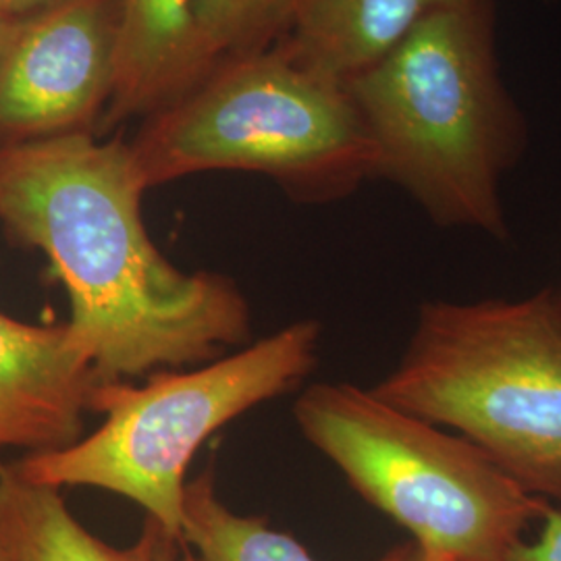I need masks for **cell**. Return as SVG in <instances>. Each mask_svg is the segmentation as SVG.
<instances>
[{
	"label": "cell",
	"mask_w": 561,
	"mask_h": 561,
	"mask_svg": "<svg viewBox=\"0 0 561 561\" xmlns=\"http://www.w3.org/2000/svg\"><path fill=\"white\" fill-rule=\"evenodd\" d=\"M129 146L73 131L0 146V222L38 248L69 296V329L102 381L192 368L248 345L236 280L183 273L150 240Z\"/></svg>",
	"instance_id": "cell-1"
},
{
	"label": "cell",
	"mask_w": 561,
	"mask_h": 561,
	"mask_svg": "<svg viewBox=\"0 0 561 561\" xmlns=\"http://www.w3.org/2000/svg\"><path fill=\"white\" fill-rule=\"evenodd\" d=\"M162 535L146 518L138 541L113 547L71 514L60 489L25 479L15 461H0V539L9 561H157Z\"/></svg>",
	"instance_id": "cell-11"
},
{
	"label": "cell",
	"mask_w": 561,
	"mask_h": 561,
	"mask_svg": "<svg viewBox=\"0 0 561 561\" xmlns=\"http://www.w3.org/2000/svg\"><path fill=\"white\" fill-rule=\"evenodd\" d=\"M157 561H190V556H187L183 542L173 539V537H169V535H162Z\"/></svg>",
	"instance_id": "cell-17"
},
{
	"label": "cell",
	"mask_w": 561,
	"mask_h": 561,
	"mask_svg": "<svg viewBox=\"0 0 561 561\" xmlns=\"http://www.w3.org/2000/svg\"><path fill=\"white\" fill-rule=\"evenodd\" d=\"M500 561H561V510L549 505L542 512L537 537L512 545Z\"/></svg>",
	"instance_id": "cell-14"
},
{
	"label": "cell",
	"mask_w": 561,
	"mask_h": 561,
	"mask_svg": "<svg viewBox=\"0 0 561 561\" xmlns=\"http://www.w3.org/2000/svg\"><path fill=\"white\" fill-rule=\"evenodd\" d=\"M405 561H454L451 558H445L439 553H433V551H424L421 547H416L414 542L410 545V551H408V560Z\"/></svg>",
	"instance_id": "cell-18"
},
{
	"label": "cell",
	"mask_w": 561,
	"mask_h": 561,
	"mask_svg": "<svg viewBox=\"0 0 561 561\" xmlns=\"http://www.w3.org/2000/svg\"><path fill=\"white\" fill-rule=\"evenodd\" d=\"M119 0H59L27 18L0 65V146L83 127L115 85Z\"/></svg>",
	"instance_id": "cell-7"
},
{
	"label": "cell",
	"mask_w": 561,
	"mask_h": 561,
	"mask_svg": "<svg viewBox=\"0 0 561 561\" xmlns=\"http://www.w3.org/2000/svg\"><path fill=\"white\" fill-rule=\"evenodd\" d=\"M539 2H545V4H549V2H556V0H539Z\"/></svg>",
	"instance_id": "cell-20"
},
{
	"label": "cell",
	"mask_w": 561,
	"mask_h": 561,
	"mask_svg": "<svg viewBox=\"0 0 561 561\" xmlns=\"http://www.w3.org/2000/svg\"><path fill=\"white\" fill-rule=\"evenodd\" d=\"M0 561H9V558H7V551H4V545H2V539H0Z\"/></svg>",
	"instance_id": "cell-19"
},
{
	"label": "cell",
	"mask_w": 561,
	"mask_h": 561,
	"mask_svg": "<svg viewBox=\"0 0 561 561\" xmlns=\"http://www.w3.org/2000/svg\"><path fill=\"white\" fill-rule=\"evenodd\" d=\"M319 341L321 324L306 319L217 360L152 373L144 385L99 382L90 400L99 428L15 466L60 491L88 486L125 497L181 541L187 468L198 449L225 424L296 391L319 362Z\"/></svg>",
	"instance_id": "cell-4"
},
{
	"label": "cell",
	"mask_w": 561,
	"mask_h": 561,
	"mask_svg": "<svg viewBox=\"0 0 561 561\" xmlns=\"http://www.w3.org/2000/svg\"><path fill=\"white\" fill-rule=\"evenodd\" d=\"M304 0H196L202 69L227 53H243L289 32Z\"/></svg>",
	"instance_id": "cell-13"
},
{
	"label": "cell",
	"mask_w": 561,
	"mask_h": 561,
	"mask_svg": "<svg viewBox=\"0 0 561 561\" xmlns=\"http://www.w3.org/2000/svg\"><path fill=\"white\" fill-rule=\"evenodd\" d=\"M27 18H15V15H7L0 13V65L7 57L9 48L13 46L15 38L20 36L21 27Z\"/></svg>",
	"instance_id": "cell-16"
},
{
	"label": "cell",
	"mask_w": 561,
	"mask_h": 561,
	"mask_svg": "<svg viewBox=\"0 0 561 561\" xmlns=\"http://www.w3.org/2000/svg\"><path fill=\"white\" fill-rule=\"evenodd\" d=\"M194 9L196 0H119L111 115L148 108L201 76Z\"/></svg>",
	"instance_id": "cell-10"
},
{
	"label": "cell",
	"mask_w": 561,
	"mask_h": 561,
	"mask_svg": "<svg viewBox=\"0 0 561 561\" xmlns=\"http://www.w3.org/2000/svg\"><path fill=\"white\" fill-rule=\"evenodd\" d=\"M99 382L67 321L32 324L0 312V454L78 442Z\"/></svg>",
	"instance_id": "cell-8"
},
{
	"label": "cell",
	"mask_w": 561,
	"mask_h": 561,
	"mask_svg": "<svg viewBox=\"0 0 561 561\" xmlns=\"http://www.w3.org/2000/svg\"><path fill=\"white\" fill-rule=\"evenodd\" d=\"M466 2L470 0H304L285 50L347 85L422 21Z\"/></svg>",
	"instance_id": "cell-9"
},
{
	"label": "cell",
	"mask_w": 561,
	"mask_h": 561,
	"mask_svg": "<svg viewBox=\"0 0 561 561\" xmlns=\"http://www.w3.org/2000/svg\"><path fill=\"white\" fill-rule=\"evenodd\" d=\"M181 542L190 561H317L291 535L271 528L266 518L227 507L213 468L187 482ZM408 551L410 545H401L379 561H405Z\"/></svg>",
	"instance_id": "cell-12"
},
{
	"label": "cell",
	"mask_w": 561,
	"mask_h": 561,
	"mask_svg": "<svg viewBox=\"0 0 561 561\" xmlns=\"http://www.w3.org/2000/svg\"><path fill=\"white\" fill-rule=\"evenodd\" d=\"M294 416L304 439L362 500L454 561H500L549 503L522 489L474 443L350 382H314Z\"/></svg>",
	"instance_id": "cell-6"
},
{
	"label": "cell",
	"mask_w": 561,
	"mask_h": 561,
	"mask_svg": "<svg viewBox=\"0 0 561 561\" xmlns=\"http://www.w3.org/2000/svg\"><path fill=\"white\" fill-rule=\"evenodd\" d=\"M129 148L146 187L204 171H252L296 198L329 202L377 178V150L347 85L285 48L222 69Z\"/></svg>",
	"instance_id": "cell-5"
},
{
	"label": "cell",
	"mask_w": 561,
	"mask_h": 561,
	"mask_svg": "<svg viewBox=\"0 0 561 561\" xmlns=\"http://www.w3.org/2000/svg\"><path fill=\"white\" fill-rule=\"evenodd\" d=\"M370 391L460 431L522 489L561 503V287L424 301L401 360Z\"/></svg>",
	"instance_id": "cell-3"
},
{
	"label": "cell",
	"mask_w": 561,
	"mask_h": 561,
	"mask_svg": "<svg viewBox=\"0 0 561 561\" xmlns=\"http://www.w3.org/2000/svg\"><path fill=\"white\" fill-rule=\"evenodd\" d=\"M59 0H0V13L15 18H32Z\"/></svg>",
	"instance_id": "cell-15"
},
{
	"label": "cell",
	"mask_w": 561,
	"mask_h": 561,
	"mask_svg": "<svg viewBox=\"0 0 561 561\" xmlns=\"http://www.w3.org/2000/svg\"><path fill=\"white\" fill-rule=\"evenodd\" d=\"M495 0H470L416 25L347 90L398 183L447 229L507 240L503 178L528 148V121L502 76Z\"/></svg>",
	"instance_id": "cell-2"
}]
</instances>
